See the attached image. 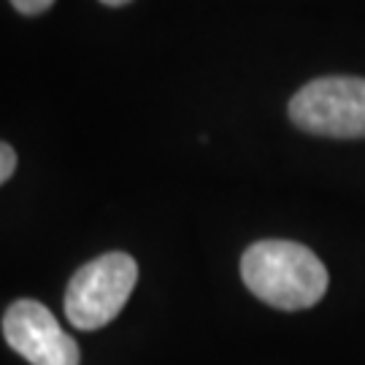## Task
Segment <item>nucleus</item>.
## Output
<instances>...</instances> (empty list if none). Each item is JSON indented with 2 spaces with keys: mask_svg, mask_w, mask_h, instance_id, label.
<instances>
[{
  "mask_svg": "<svg viewBox=\"0 0 365 365\" xmlns=\"http://www.w3.org/2000/svg\"><path fill=\"white\" fill-rule=\"evenodd\" d=\"M241 276L255 298L282 312H300L319 303L330 282L322 260L295 241L252 244L241 257Z\"/></svg>",
  "mask_w": 365,
  "mask_h": 365,
  "instance_id": "obj_1",
  "label": "nucleus"
},
{
  "mask_svg": "<svg viewBox=\"0 0 365 365\" xmlns=\"http://www.w3.org/2000/svg\"><path fill=\"white\" fill-rule=\"evenodd\" d=\"M138 282V265L125 252H106L81 265L66 289V317L78 330H98L117 319Z\"/></svg>",
  "mask_w": 365,
  "mask_h": 365,
  "instance_id": "obj_2",
  "label": "nucleus"
},
{
  "mask_svg": "<svg viewBox=\"0 0 365 365\" xmlns=\"http://www.w3.org/2000/svg\"><path fill=\"white\" fill-rule=\"evenodd\" d=\"M295 128L325 138H365V78H314L289 101Z\"/></svg>",
  "mask_w": 365,
  "mask_h": 365,
  "instance_id": "obj_3",
  "label": "nucleus"
},
{
  "mask_svg": "<svg viewBox=\"0 0 365 365\" xmlns=\"http://www.w3.org/2000/svg\"><path fill=\"white\" fill-rule=\"evenodd\" d=\"M3 336L30 365H78L76 341L38 300H16L3 317Z\"/></svg>",
  "mask_w": 365,
  "mask_h": 365,
  "instance_id": "obj_4",
  "label": "nucleus"
},
{
  "mask_svg": "<svg viewBox=\"0 0 365 365\" xmlns=\"http://www.w3.org/2000/svg\"><path fill=\"white\" fill-rule=\"evenodd\" d=\"M14 170H16V152L9 144L0 141V184L9 182Z\"/></svg>",
  "mask_w": 365,
  "mask_h": 365,
  "instance_id": "obj_5",
  "label": "nucleus"
},
{
  "mask_svg": "<svg viewBox=\"0 0 365 365\" xmlns=\"http://www.w3.org/2000/svg\"><path fill=\"white\" fill-rule=\"evenodd\" d=\"M54 0H11V6L16 9L19 14H25V16H36V14H43L52 9Z\"/></svg>",
  "mask_w": 365,
  "mask_h": 365,
  "instance_id": "obj_6",
  "label": "nucleus"
},
{
  "mask_svg": "<svg viewBox=\"0 0 365 365\" xmlns=\"http://www.w3.org/2000/svg\"><path fill=\"white\" fill-rule=\"evenodd\" d=\"M101 3H106V6H128L130 0H101Z\"/></svg>",
  "mask_w": 365,
  "mask_h": 365,
  "instance_id": "obj_7",
  "label": "nucleus"
}]
</instances>
